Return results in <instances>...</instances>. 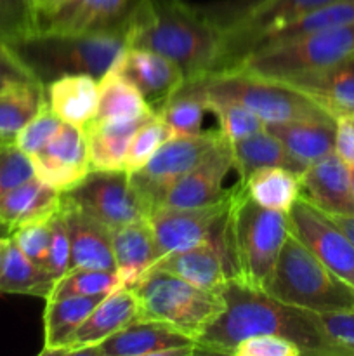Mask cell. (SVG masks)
Segmentation results:
<instances>
[{
	"mask_svg": "<svg viewBox=\"0 0 354 356\" xmlns=\"http://www.w3.org/2000/svg\"><path fill=\"white\" fill-rule=\"evenodd\" d=\"M125 47L165 56L186 80L224 68V30L210 10L184 0H135L125 21Z\"/></svg>",
	"mask_w": 354,
	"mask_h": 356,
	"instance_id": "cell-1",
	"label": "cell"
},
{
	"mask_svg": "<svg viewBox=\"0 0 354 356\" xmlns=\"http://www.w3.org/2000/svg\"><path fill=\"white\" fill-rule=\"evenodd\" d=\"M224 312L196 337L198 353L231 355L243 339L280 336L297 344L304 355L340 356L326 339L318 313L287 305L260 289L229 278L221 289Z\"/></svg>",
	"mask_w": 354,
	"mask_h": 356,
	"instance_id": "cell-2",
	"label": "cell"
},
{
	"mask_svg": "<svg viewBox=\"0 0 354 356\" xmlns=\"http://www.w3.org/2000/svg\"><path fill=\"white\" fill-rule=\"evenodd\" d=\"M288 233L290 225L285 212L260 207L242 183L231 188V204L224 221L231 278L266 291Z\"/></svg>",
	"mask_w": 354,
	"mask_h": 356,
	"instance_id": "cell-3",
	"label": "cell"
},
{
	"mask_svg": "<svg viewBox=\"0 0 354 356\" xmlns=\"http://www.w3.org/2000/svg\"><path fill=\"white\" fill-rule=\"evenodd\" d=\"M12 49L44 86L76 73L101 79L125 49V24L85 35L33 33Z\"/></svg>",
	"mask_w": 354,
	"mask_h": 356,
	"instance_id": "cell-4",
	"label": "cell"
},
{
	"mask_svg": "<svg viewBox=\"0 0 354 356\" xmlns=\"http://www.w3.org/2000/svg\"><path fill=\"white\" fill-rule=\"evenodd\" d=\"M264 292L314 313L354 312L353 285L330 271L292 232Z\"/></svg>",
	"mask_w": 354,
	"mask_h": 356,
	"instance_id": "cell-5",
	"label": "cell"
},
{
	"mask_svg": "<svg viewBox=\"0 0 354 356\" xmlns=\"http://www.w3.org/2000/svg\"><path fill=\"white\" fill-rule=\"evenodd\" d=\"M130 289L137 320L165 323L194 341L226 306L221 291H205L160 270H148Z\"/></svg>",
	"mask_w": 354,
	"mask_h": 356,
	"instance_id": "cell-6",
	"label": "cell"
},
{
	"mask_svg": "<svg viewBox=\"0 0 354 356\" xmlns=\"http://www.w3.org/2000/svg\"><path fill=\"white\" fill-rule=\"evenodd\" d=\"M194 82L207 99H229L242 103L264 124L337 122L295 87L242 70L212 73L203 79H194Z\"/></svg>",
	"mask_w": 354,
	"mask_h": 356,
	"instance_id": "cell-7",
	"label": "cell"
},
{
	"mask_svg": "<svg viewBox=\"0 0 354 356\" xmlns=\"http://www.w3.org/2000/svg\"><path fill=\"white\" fill-rule=\"evenodd\" d=\"M354 52V23L305 35L278 47L253 52L239 63L242 72L262 79L288 82L316 72Z\"/></svg>",
	"mask_w": 354,
	"mask_h": 356,
	"instance_id": "cell-8",
	"label": "cell"
},
{
	"mask_svg": "<svg viewBox=\"0 0 354 356\" xmlns=\"http://www.w3.org/2000/svg\"><path fill=\"white\" fill-rule=\"evenodd\" d=\"M330 2L335 0H243L231 7L208 9L224 30L222 72L238 68L264 35Z\"/></svg>",
	"mask_w": 354,
	"mask_h": 356,
	"instance_id": "cell-9",
	"label": "cell"
},
{
	"mask_svg": "<svg viewBox=\"0 0 354 356\" xmlns=\"http://www.w3.org/2000/svg\"><path fill=\"white\" fill-rule=\"evenodd\" d=\"M224 139L221 131L200 132L194 136H174L144 167L128 174L132 186L149 211L158 207L167 191L200 165Z\"/></svg>",
	"mask_w": 354,
	"mask_h": 356,
	"instance_id": "cell-10",
	"label": "cell"
},
{
	"mask_svg": "<svg viewBox=\"0 0 354 356\" xmlns=\"http://www.w3.org/2000/svg\"><path fill=\"white\" fill-rule=\"evenodd\" d=\"M61 197L110 232L148 218L151 212L125 170H90Z\"/></svg>",
	"mask_w": 354,
	"mask_h": 356,
	"instance_id": "cell-11",
	"label": "cell"
},
{
	"mask_svg": "<svg viewBox=\"0 0 354 356\" xmlns=\"http://www.w3.org/2000/svg\"><path fill=\"white\" fill-rule=\"evenodd\" d=\"M231 204V188L224 198L201 207H155L148 216L155 235L158 259L167 254L191 249L221 235ZM156 259V261H158Z\"/></svg>",
	"mask_w": 354,
	"mask_h": 356,
	"instance_id": "cell-12",
	"label": "cell"
},
{
	"mask_svg": "<svg viewBox=\"0 0 354 356\" xmlns=\"http://www.w3.org/2000/svg\"><path fill=\"white\" fill-rule=\"evenodd\" d=\"M135 0H31L35 33L85 35L125 24Z\"/></svg>",
	"mask_w": 354,
	"mask_h": 356,
	"instance_id": "cell-13",
	"label": "cell"
},
{
	"mask_svg": "<svg viewBox=\"0 0 354 356\" xmlns=\"http://www.w3.org/2000/svg\"><path fill=\"white\" fill-rule=\"evenodd\" d=\"M290 232L328 268L354 287V245L326 214L298 197L288 211Z\"/></svg>",
	"mask_w": 354,
	"mask_h": 356,
	"instance_id": "cell-14",
	"label": "cell"
},
{
	"mask_svg": "<svg viewBox=\"0 0 354 356\" xmlns=\"http://www.w3.org/2000/svg\"><path fill=\"white\" fill-rule=\"evenodd\" d=\"M30 160L38 179L61 193L71 190L90 172L85 129L62 122L51 141Z\"/></svg>",
	"mask_w": 354,
	"mask_h": 356,
	"instance_id": "cell-15",
	"label": "cell"
},
{
	"mask_svg": "<svg viewBox=\"0 0 354 356\" xmlns=\"http://www.w3.org/2000/svg\"><path fill=\"white\" fill-rule=\"evenodd\" d=\"M198 353L193 337L160 322L134 320L82 355L92 356H187Z\"/></svg>",
	"mask_w": 354,
	"mask_h": 356,
	"instance_id": "cell-16",
	"label": "cell"
},
{
	"mask_svg": "<svg viewBox=\"0 0 354 356\" xmlns=\"http://www.w3.org/2000/svg\"><path fill=\"white\" fill-rule=\"evenodd\" d=\"M111 70L124 75L141 92L155 115L186 82L176 63L148 49L125 47Z\"/></svg>",
	"mask_w": 354,
	"mask_h": 356,
	"instance_id": "cell-17",
	"label": "cell"
},
{
	"mask_svg": "<svg viewBox=\"0 0 354 356\" xmlns=\"http://www.w3.org/2000/svg\"><path fill=\"white\" fill-rule=\"evenodd\" d=\"M149 270H160L179 277L205 291H221L231 278L224 228L221 235L191 249L167 254L153 263Z\"/></svg>",
	"mask_w": 354,
	"mask_h": 356,
	"instance_id": "cell-18",
	"label": "cell"
},
{
	"mask_svg": "<svg viewBox=\"0 0 354 356\" xmlns=\"http://www.w3.org/2000/svg\"><path fill=\"white\" fill-rule=\"evenodd\" d=\"M301 197L326 216H353L349 165L335 152L312 162L301 174Z\"/></svg>",
	"mask_w": 354,
	"mask_h": 356,
	"instance_id": "cell-19",
	"label": "cell"
},
{
	"mask_svg": "<svg viewBox=\"0 0 354 356\" xmlns=\"http://www.w3.org/2000/svg\"><path fill=\"white\" fill-rule=\"evenodd\" d=\"M233 169V149L228 139L194 167L187 176L177 181L165 193L160 205L167 207H201L210 205L226 197L228 190H222L226 176ZM158 205V207H160Z\"/></svg>",
	"mask_w": 354,
	"mask_h": 356,
	"instance_id": "cell-20",
	"label": "cell"
},
{
	"mask_svg": "<svg viewBox=\"0 0 354 356\" xmlns=\"http://www.w3.org/2000/svg\"><path fill=\"white\" fill-rule=\"evenodd\" d=\"M285 83L304 92L335 120L354 115V52Z\"/></svg>",
	"mask_w": 354,
	"mask_h": 356,
	"instance_id": "cell-21",
	"label": "cell"
},
{
	"mask_svg": "<svg viewBox=\"0 0 354 356\" xmlns=\"http://www.w3.org/2000/svg\"><path fill=\"white\" fill-rule=\"evenodd\" d=\"M59 214L68 229L71 247L69 270L117 271L111 247V232L106 226L83 214L78 207L66 202L62 197Z\"/></svg>",
	"mask_w": 354,
	"mask_h": 356,
	"instance_id": "cell-22",
	"label": "cell"
},
{
	"mask_svg": "<svg viewBox=\"0 0 354 356\" xmlns=\"http://www.w3.org/2000/svg\"><path fill=\"white\" fill-rule=\"evenodd\" d=\"M134 320H137V299L134 292L128 287L118 289L101 299L99 305L73 334L61 355H82Z\"/></svg>",
	"mask_w": 354,
	"mask_h": 356,
	"instance_id": "cell-23",
	"label": "cell"
},
{
	"mask_svg": "<svg viewBox=\"0 0 354 356\" xmlns=\"http://www.w3.org/2000/svg\"><path fill=\"white\" fill-rule=\"evenodd\" d=\"M111 247L121 287L130 289L158 259L148 218L111 229Z\"/></svg>",
	"mask_w": 354,
	"mask_h": 356,
	"instance_id": "cell-24",
	"label": "cell"
},
{
	"mask_svg": "<svg viewBox=\"0 0 354 356\" xmlns=\"http://www.w3.org/2000/svg\"><path fill=\"white\" fill-rule=\"evenodd\" d=\"M59 207L61 191L33 176L0 197V228L10 235L19 226L52 218Z\"/></svg>",
	"mask_w": 354,
	"mask_h": 356,
	"instance_id": "cell-25",
	"label": "cell"
},
{
	"mask_svg": "<svg viewBox=\"0 0 354 356\" xmlns=\"http://www.w3.org/2000/svg\"><path fill=\"white\" fill-rule=\"evenodd\" d=\"M44 87L45 101L61 122L85 127L96 117L99 104V79L96 76L62 75Z\"/></svg>",
	"mask_w": 354,
	"mask_h": 356,
	"instance_id": "cell-26",
	"label": "cell"
},
{
	"mask_svg": "<svg viewBox=\"0 0 354 356\" xmlns=\"http://www.w3.org/2000/svg\"><path fill=\"white\" fill-rule=\"evenodd\" d=\"M155 115L125 122L90 120L85 125L90 170H124L125 155L132 136Z\"/></svg>",
	"mask_w": 354,
	"mask_h": 356,
	"instance_id": "cell-27",
	"label": "cell"
},
{
	"mask_svg": "<svg viewBox=\"0 0 354 356\" xmlns=\"http://www.w3.org/2000/svg\"><path fill=\"white\" fill-rule=\"evenodd\" d=\"M106 296H69L45 299L44 348L40 355H61L68 341Z\"/></svg>",
	"mask_w": 354,
	"mask_h": 356,
	"instance_id": "cell-28",
	"label": "cell"
},
{
	"mask_svg": "<svg viewBox=\"0 0 354 356\" xmlns=\"http://www.w3.org/2000/svg\"><path fill=\"white\" fill-rule=\"evenodd\" d=\"M266 129L304 167L335 152L337 122H281Z\"/></svg>",
	"mask_w": 354,
	"mask_h": 356,
	"instance_id": "cell-29",
	"label": "cell"
},
{
	"mask_svg": "<svg viewBox=\"0 0 354 356\" xmlns=\"http://www.w3.org/2000/svg\"><path fill=\"white\" fill-rule=\"evenodd\" d=\"M231 149L233 169L238 174V183L246 181L250 174L262 167H285L297 174H302L305 169L266 127L248 138L231 143Z\"/></svg>",
	"mask_w": 354,
	"mask_h": 356,
	"instance_id": "cell-30",
	"label": "cell"
},
{
	"mask_svg": "<svg viewBox=\"0 0 354 356\" xmlns=\"http://www.w3.org/2000/svg\"><path fill=\"white\" fill-rule=\"evenodd\" d=\"M349 23H354V0H335V2L318 7V9L309 10V13L295 17L290 23L283 24L278 30L264 35L250 54L264 51V49L278 47V45L297 40V38L305 37V35L318 33V31L330 30V28H337Z\"/></svg>",
	"mask_w": 354,
	"mask_h": 356,
	"instance_id": "cell-31",
	"label": "cell"
},
{
	"mask_svg": "<svg viewBox=\"0 0 354 356\" xmlns=\"http://www.w3.org/2000/svg\"><path fill=\"white\" fill-rule=\"evenodd\" d=\"M246 193L260 207L285 212L301 197V174L285 167H262L243 181Z\"/></svg>",
	"mask_w": 354,
	"mask_h": 356,
	"instance_id": "cell-32",
	"label": "cell"
},
{
	"mask_svg": "<svg viewBox=\"0 0 354 356\" xmlns=\"http://www.w3.org/2000/svg\"><path fill=\"white\" fill-rule=\"evenodd\" d=\"M56 282L51 275L26 257L23 250L7 235L3 252L2 271H0V292L2 294H26L47 299Z\"/></svg>",
	"mask_w": 354,
	"mask_h": 356,
	"instance_id": "cell-33",
	"label": "cell"
},
{
	"mask_svg": "<svg viewBox=\"0 0 354 356\" xmlns=\"http://www.w3.org/2000/svg\"><path fill=\"white\" fill-rule=\"evenodd\" d=\"M155 115L137 89L115 70L99 79V104L96 120L125 122ZM92 118V120H94Z\"/></svg>",
	"mask_w": 354,
	"mask_h": 356,
	"instance_id": "cell-34",
	"label": "cell"
},
{
	"mask_svg": "<svg viewBox=\"0 0 354 356\" xmlns=\"http://www.w3.org/2000/svg\"><path fill=\"white\" fill-rule=\"evenodd\" d=\"M45 103L42 82L17 83L0 89V146L14 145L21 129Z\"/></svg>",
	"mask_w": 354,
	"mask_h": 356,
	"instance_id": "cell-35",
	"label": "cell"
},
{
	"mask_svg": "<svg viewBox=\"0 0 354 356\" xmlns=\"http://www.w3.org/2000/svg\"><path fill=\"white\" fill-rule=\"evenodd\" d=\"M207 110L205 96L196 82L187 80L184 86L167 101L160 111V117L170 125L176 136L200 134L203 115Z\"/></svg>",
	"mask_w": 354,
	"mask_h": 356,
	"instance_id": "cell-36",
	"label": "cell"
},
{
	"mask_svg": "<svg viewBox=\"0 0 354 356\" xmlns=\"http://www.w3.org/2000/svg\"><path fill=\"white\" fill-rule=\"evenodd\" d=\"M121 289L117 271L104 270H69L52 287L47 299L69 296H108Z\"/></svg>",
	"mask_w": 354,
	"mask_h": 356,
	"instance_id": "cell-37",
	"label": "cell"
},
{
	"mask_svg": "<svg viewBox=\"0 0 354 356\" xmlns=\"http://www.w3.org/2000/svg\"><path fill=\"white\" fill-rule=\"evenodd\" d=\"M174 131L170 129V125L163 120L160 115H155L153 118H149L146 124H142L137 129L134 136L130 139V145H128L127 155H125V163L124 170L127 174L135 172L141 167H144L146 163L151 160V156L165 145L169 139L174 138Z\"/></svg>",
	"mask_w": 354,
	"mask_h": 356,
	"instance_id": "cell-38",
	"label": "cell"
},
{
	"mask_svg": "<svg viewBox=\"0 0 354 356\" xmlns=\"http://www.w3.org/2000/svg\"><path fill=\"white\" fill-rule=\"evenodd\" d=\"M205 103H207V110L217 117L219 131L229 143L248 138L266 127V124L242 103L229 99H207V97H205Z\"/></svg>",
	"mask_w": 354,
	"mask_h": 356,
	"instance_id": "cell-39",
	"label": "cell"
},
{
	"mask_svg": "<svg viewBox=\"0 0 354 356\" xmlns=\"http://www.w3.org/2000/svg\"><path fill=\"white\" fill-rule=\"evenodd\" d=\"M33 33L31 0H0V40L14 47Z\"/></svg>",
	"mask_w": 354,
	"mask_h": 356,
	"instance_id": "cell-40",
	"label": "cell"
},
{
	"mask_svg": "<svg viewBox=\"0 0 354 356\" xmlns=\"http://www.w3.org/2000/svg\"><path fill=\"white\" fill-rule=\"evenodd\" d=\"M61 124L62 122L56 117V113L49 108L47 101H45L40 110L31 117V120L21 129L19 134L14 139V145L21 152L26 153L28 156H31L33 153L40 152L51 141V138L58 132Z\"/></svg>",
	"mask_w": 354,
	"mask_h": 356,
	"instance_id": "cell-41",
	"label": "cell"
},
{
	"mask_svg": "<svg viewBox=\"0 0 354 356\" xmlns=\"http://www.w3.org/2000/svg\"><path fill=\"white\" fill-rule=\"evenodd\" d=\"M56 216V214H54ZM52 216V218H54ZM52 218L38 219V221L28 222V225L19 226L10 233V238L14 240L17 247L23 250L26 257H30L33 263L45 270V259H47L49 243H51L52 232Z\"/></svg>",
	"mask_w": 354,
	"mask_h": 356,
	"instance_id": "cell-42",
	"label": "cell"
},
{
	"mask_svg": "<svg viewBox=\"0 0 354 356\" xmlns=\"http://www.w3.org/2000/svg\"><path fill=\"white\" fill-rule=\"evenodd\" d=\"M33 176V165L26 153L21 152L16 145L0 148V197Z\"/></svg>",
	"mask_w": 354,
	"mask_h": 356,
	"instance_id": "cell-43",
	"label": "cell"
},
{
	"mask_svg": "<svg viewBox=\"0 0 354 356\" xmlns=\"http://www.w3.org/2000/svg\"><path fill=\"white\" fill-rule=\"evenodd\" d=\"M69 263H71V247H69L68 229L58 212L52 218L51 243H49L47 259H45V271L51 275L52 280L58 282L69 271Z\"/></svg>",
	"mask_w": 354,
	"mask_h": 356,
	"instance_id": "cell-44",
	"label": "cell"
},
{
	"mask_svg": "<svg viewBox=\"0 0 354 356\" xmlns=\"http://www.w3.org/2000/svg\"><path fill=\"white\" fill-rule=\"evenodd\" d=\"M318 320L340 356H354V312L318 313Z\"/></svg>",
	"mask_w": 354,
	"mask_h": 356,
	"instance_id": "cell-45",
	"label": "cell"
},
{
	"mask_svg": "<svg viewBox=\"0 0 354 356\" xmlns=\"http://www.w3.org/2000/svg\"><path fill=\"white\" fill-rule=\"evenodd\" d=\"M301 348L280 336H255L243 339L231 351V356H301Z\"/></svg>",
	"mask_w": 354,
	"mask_h": 356,
	"instance_id": "cell-46",
	"label": "cell"
},
{
	"mask_svg": "<svg viewBox=\"0 0 354 356\" xmlns=\"http://www.w3.org/2000/svg\"><path fill=\"white\" fill-rule=\"evenodd\" d=\"M31 82H40V80L9 44L0 40V89Z\"/></svg>",
	"mask_w": 354,
	"mask_h": 356,
	"instance_id": "cell-47",
	"label": "cell"
},
{
	"mask_svg": "<svg viewBox=\"0 0 354 356\" xmlns=\"http://www.w3.org/2000/svg\"><path fill=\"white\" fill-rule=\"evenodd\" d=\"M335 153L347 165H354V115L337 120Z\"/></svg>",
	"mask_w": 354,
	"mask_h": 356,
	"instance_id": "cell-48",
	"label": "cell"
},
{
	"mask_svg": "<svg viewBox=\"0 0 354 356\" xmlns=\"http://www.w3.org/2000/svg\"><path fill=\"white\" fill-rule=\"evenodd\" d=\"M337 226L344 232V235L351 240L354 245V214L353 216H328Z\"/></svg>",
	"mask_w": 354,
	"mask_h": 356,
	"instance_id": "cell-49",
	"label": "cell"
},
{
	"mask_svg": "<svg viewBox=\"0 0 354 356\" xmlns=\"http://www.w3.org/2000/svg\"><path fill=\"white\" fill-rule=\"evenodd\" d=\"M6 243H7V236H0V271H2L3 252H6Z\"/></svg>",
	"mask_w": 354,
	"mask_h": 356,
	"instance_id": "cell-50",
	"label": "cell"
},
{
	"mask_svg": "<svg viewBox=\"0 0 354 356\" xmlns=\"http://www.w3.org/2000/svg\"><path fill=\"white\" fill-rule=\"evenodd\" d=\"M349 177H351V191H353V198H354V165H349Z\"/></svg>",
	"mask_w": 354,
	"mask_h": 356,
	"instance_id": "cell-51",
	"label": "cell"
},
{
	"mask_svg": "<svg viewBox=\"0 0 354 356\" xmlns=\"http://www.w3.org/2000/svg\"><path fill=\"white\" fill-rule=\"evenodd\" d=\"M3 146H6V145H3ZM0 148H2V146H0Z\"/></svg>",
	"mask_w": 354,
	"mask_h": 356,
	"instance_id": "cell-52",
	"label": "cell"
},
{
	"mask_svg": "<svg viewBox=\"0 0 354 356\" xmlns=\"http://www.w3.org/2000/svg\"><path fill=\"white\" fill-rule=\"evenodd\" d=\"M2 89H3V87H2Z\"/></svg>",
	"mask_w": 354,
	"mask_h": 356,
	"instance_id": "cell-53",
	"label": "cell"
}]
</instances>
